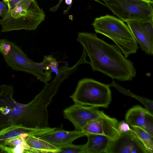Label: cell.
<instances>
[{
  "instance_id": "obj_18",
  "label": "cell",
  "mask_w": 153,
  "mask_h": 153,
  "mask_svg": "<svg viewBox=\"0 0 153 153\" xmlns=\"http://www.w3.org/2000/svg\"><path fill=\"white\" fill-rule=\"evenodd\" d=\"M42 69L45 72L51 74L54 72L57 75L59 72V64L56 59L52 56H45L43 61L39 62Z\"/></svg>"
},
{
  "instance_id": "obj_10",
  "label": "cell",
  "mask_w": 153,
  "mask_h": 153,
  "mask_svg": "<svg viewBox=\"0 0 153 153\" xmlns=\"http://www.w3.org/2000/svg\"><path fill=\"white\" fill-rule=\"evenodd\" d=\"M134 37L143 51L153 55V20L126 22Z\"/></svg>"
},
{
  "instance_id": "obj_12",
  "label": "cell",
  "mask_w": 153,
  "mask_h": 153,
  "mask_svg": "<svg viewBox=\"0 0 153 153\" xmlns=\"http://www.w3.org/2000/svg\"><path fill=\"white\" fill-rule=\"evenodd\" d=\"M56 129V128L50 127L41 128H29L21 125H14L6 127L0 130V150L4 147V142L8 139L17 137L25 139L30 136L39 137Z\"/></svg>"
},
{
  "instance_id": "obj_28",
  "label": "cell",
  "mask_w": 153,
  "mask_h": 153,
  "mask_svg": "<svg viewBox=\"0 0 153 153\" xmlns=\"http://www.w3.org/2000/svg\"><path fill=\"white\" fill-rule=\"evenodd\" d=\"M7 10L0 9V16L2 17L4 14L8 11Z\"/></svg>"
},
{
  "instance_id": "obj_24",
  "label": "cell",
  "mask_w": 153,
  "mask_h": 153,
  "mask_svg": "<svg viewBox=\"0 0 153 153\" xmlns=\"http://www.w3.org/2000/svg\"><path fill=\"white\" fill-rule=\"evenodd\" d=\"M10 42L6 39H0V52L3 56L9 52L10 48Z\"/></svg>"
},
{
  "instance_id": "obj_3",
  "label": "cell",
  "mask_w": 153,
  "mask_h": 153,
  "mask_svg": "<svg viewBox=\"0 0 153 153\" xmlns=\"http://www.w3.org/2000/svg\"><path fill=\"white\" fill-rule=\"evenodd\" d=\"M45 18L44 12L36 0H20L0 20L1 32L34 30Z\"/></svg>"
},
{
  "instance_id": "obj_6",
  "label": "cell",
  "mask_w": 153,
  "mask_h": 153,
  "mask_svg": "<svg viewBox=\"0 0 153 153\" xmlns=\"http://www.w3.org/2000/svg\"><path fill=\"white\" fill-rule=\"evenodd\" d=\"M109 87L93 79L84 78L78 82L70 97L75 104L107 108L111 100Z\"/></svg>"
},
{
  "instance_id": "obj_14",
  "label": "cell",
  "mask_w": 153,
  "mask_h": 153,
  "mask_svg": "<svg viewBox=\"0 0 153 153\" xmlns=\"http://www.w3.org/2000/svg\"><path fill=\"white\" fill-rule=\"evenodd\" d=\"M56 129L39 137L60 148L72 144L75 140L85 136L82 131Z\"/></svg>"
},
{
  "instance_id": "obj_7",
  "label": "cell",
  "mask_w": 153,
  "mask_h": 153,
  "mask_svg": "<svg viewBox=\"0 0 153 153\" xmlns=\"http://www.w3.org/2000/svg\"><path fill=\"white\" fill-rule=\"evenodd\" d=\"M10 48L6 55L3 56L7 65L12 69L31 74L40 81L46 84L52 78L51 74L44 71L39 63L28 58L20 47L10 42Z\"/></svg>"
},
{
  "instance_id": "obj_11",
  "label": "cell",
  "mask_w": 153,
  "mask_h": 153,
  "mask_svg": "<svg viewBox=\"0 0 153 153\" xmlns=\"http://www.w3.org/2000/svg\"><path fill=\"white\" fill-rule=\"evenodd\" d=\"M118 124L117 119L105 114L96 120L88 121L82 131L85 136L89 134H102L114 140L119 136L117 129Z\"/></svg>"
},
{
  "instance_id": "obj_20",
  "label": "cell",
  "mask_w": 153,
  "mask_h": 153,
  "mask_svg": "<svg viewBox=\"0 0 153 153\" xmlns=\"http://www.w3.org/2000/svg\"><path fill=\"white\" fill-rule=\"evenodd\" d=\"M60 149L59 153H86L84 145H76L72 143Z\"/></svg>"
},
{
  "instance_id": "obj_19",
  "label": "cell",
  "mask_w": 153,
  "mask_h": 153,
  "mask_svg": "<svg viewBox=\"0 0 153 153\" xmlns=\"http://www.w3.org/2000/svg\"><path fill=\"white\" fill-rule=\"evenodd\" d=\"M0 150L2 152L9 153H33L32 150L28 146L14 147L5 146Z\"/></svg>"
},
{
  "instance_id": "obj_21",
  "label": "cell",
  "mask_w": 153,
  "mask_h": 153,
  "mask_svg": "<svg viewBox=\"0 0 153 153\" xmlns=\"http://www.w3.org/2000/svg\"><path fill=\"white\" fill-rule=\"evenodd\" d=\"M5 146L14 147L18 146H28L24 138L20 137H17L6 140L4 143V146Z\"/></svg>"
},
{
  "instance_id": "obj_27",
  "label": "cell",
  "mask_w": 153,
  "mask_h": 153,
  "mask_svg": "<svg viewBox=\"0 0 153 153\" xmlns=\"http://www.w3.org/2000/svg\"><path fill=\"white\" fill-rule=\"evenodd\" d=\"M0 9L8 10L9 7L7 2L4 0L0 1Z\"/></svg>"
},
{
  "instance_id": "obj_25",
  "label": "cell",
  "mask_w": 153,
  "mask_h": 153,
  "mask_svg": "<svg viewBox=\"0 0 153 153\" xmlns=\"http://www.w3.org/2000/svg\"><path fill=\"white\" fill-rule=\"evenodd\" d=\"M131 129L126 121L122 120L118 122L117 129L119 136L124 133L129 131Z\"/></svg>"
},
{
  "instance_id": "obj_13",
  "label": "cell",
  "mask_w": 153,
  "mask_h": 153,
  "mask_svg": "<svg viewBox=\"0 0 153 153\" xmlns=\"http://www.w3.org/2000/svg\"><path fill=\"white\" fill-rule=\"evenodd\" d=\"M153 114L146 108L137 105L127 111L125 119L130 126L140 127L153 136Z\"/></svg>"
},
{
  "instance_id": "obj_23",
  "label": "cell",
  "mask_w": 153,
  "mask_h": 153,
  "mask_svg": "<svg viewBox=\"0 0 153 153\" xmlns=\"http://www.w3.org/2000/svg\"><path fill=\"white\" fill-rule=\"evenodd\" d=\"M108 85L109 87L112 86L114 87L119 92L124 95L134 97V98L137 95L129 90L123 87L118 84L115 82L114 80Z\"/></svg>"
},
{
  "instance_id": "obj_29",
  "label": "cell",
  "mask_w": 153,
  "mask_h": 153,
  "mask_svg": "<svg viewBox=\"0 0 153 153\" xmlns=\"http://www.w3.org/2000/svg\"><path fill=\"white\" fill-rule=\"evenodd\" d=\"M72 0H65V4L68 5L71 4L72 3Z\"/></svg>"
},
{
  "instance_id": "obj_8",
  "label": "cell",
  "mask_w": 153,
  "mask_h": 153,
  "mask_svg": "<svg viewBox=\"0 0 153 153\" xmlns=\"http://www.w3.org/2000/svg\"><path fill=\"white\" fill-rule=\"evenodd\" d=\"M105 114L97 107L75 104L63 111L64 117L72 123L75 130L80 131L88 121L96 120Z\"/></svg>"
},
{
  "instance_id": "obj_17",
  "label": "cell",
  "mask_w": 153,
  "mask_h": 153,
  "mask_svg": "<svg viewBox=\"0 0 153 153\" xmlns=\"http://www.w3.org/2000/svg\"><path fill=\"white\" fill-rule=\"evenodd\" d=\"M131 127L150 153H153V136L140 127Z\"/></svg>"
},
{
  "instance_id": "obj_16",
  "label": "cell",
  "mask_w": 153,
  "mask_h": 153,
  "mask_svg": "<svg viewBox=\"0 0 153 153\" xmlns=\"http://www.w3.org/2000/svg\"><path fill=\"white\" fill-rule=\"evenodd\" d=\"M26 142L33 153H59L60 149L39 137L34 136L27 137Z\"/></svg>"
},
{
  "instance_id": "obj_4",
  "label": "cell",
  "mask_w": 153,
  "mask_h": 153,
  "mask_svg": "<svg viewBox=\"0 0 153 153\" xmlns=\"http://www.w3.org/2000/svg\"><path fill=\"white\" fill-rule=\"evenodd\" d=\"M92 25L95 32L114 42L126 58L137 53L139 48L128 25L123 21L108 14L96 18Z\"/></svg>"
},
{
  "instance_id": "obj_15",
  "label": "cell",
  "mask_w": 153,
  "mask_h": 153,
  "mask_svg": "<svg viewBox=\"0 0 153 153\" xmlns=\"http://www.w3.org/2000/svg\"><path fill=\"white\" fill-rule=\"evenodd\" d=\"M87 143L84 144L86 153H104L109 146L111 139L105 135L89 134L86 135Z\"/></svg>"
},
{
  "instance_id": "obj_26",
  "label": "cell",
  "mask_w": 153,
  "mask_h": 153,
  "mask_svg": "<svg viewBox=\"0 0 153 153\" xmlns=\"http://www.w3.org/2000/svg\"><path fill=\"white\" fill-rule=\"evenodd\" d=\"M7 2L8 7L9 10L11 9L14 8L15 5L20 0H4Z\"/></svg>"
},
{
  "instance_id": "obj_9",
  "label": "cell",
  "mask_w": 153,
  "mask_h": 153,
  "mask_svg": "<svg viewBox=\"0 0 153 153\" xmlns=\"http://www.w3.org/2000/svg\"><path fill=\"white\" fill-rule=\"evenodd\" d=\"M106 153H150L131 128L111 140Z\"/></svg>"
},
{
  "instance_id": "obj_1",
  "label": "cell",
  "mask_w": 153,
  "mask_h": 153,
  "mask_svg": "<svg viewBox=\"0 0 153 153\" xmlns=\"http://www.w3.org/2000/svg\"><path fill=\"white\" fill-rule=\"evenodd\" d=\"M0 90V130L14 125L37 128L49 127L48 108L54 96L49 89L44 87L26 104L14 99L12 85H2Z\"/></svg>"
},
{
  "instance_id": "obj_2",
  "label": "cell",
  "mask_w": 153,
  "mask_h": 153,
  "mask_svg": "<svg viewBox=\"0 0 153 153\" xmlns=\"http://www.w3.org/2000/svg\"><path fill=\"white\" fill-rule=\"evenodd\" d=\"M77 41L89 58L93 71L122 81L132 80L136 75L133 62L126 58L116 45L108 44L96 34L79 32Z\"/></svg>"
},
{
  "instance_id": "obj_22",
  "label": "cell",
  "mask_w": 153,
  "mask_h": 153,
  "mask_svg": "<svg viewBox=\"0 0 153 153\" xmlns=\"http://www.w3.org/2000/svg\"><path fill=\"white\" fill-rule=\"evenodd\" d=\"M135 99L141 102L152 114L153 115V101L147 98L137 95Z\"/></svg>"
},
{
  "instance_id": "obj_5",
  "label": "cell",
  "mask_w": 153,
  "mask_h": 153,
  "mask_svg": "<svg viewBox=\"0 0 153 153\" xmlns=\"http://www.w3.org/2000/svg\"><path fill=\"white\" fill-rule=\"evenodd\" d=\"M123 22L153 20V0H93Z\"/></svg>"
}]
</instances>
